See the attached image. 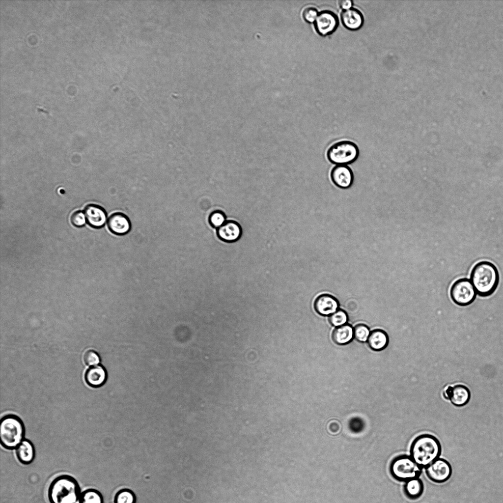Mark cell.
I'll list each match as a JSON object with an SVG mask.
<instances>
[{
    "label": "cell",
    "instance_id": "6da1fadb",
    "mask_svg": "<svg viewBox=\"0 0 503 503\" xmlns=\"http://www.w3.org/2000/svg\"><path fill=\"white\" fill-rule=\"evenodd\" d=\"M477 294L482 297L492 295L499 283L500 276L496 266L488 261H481L475 265L470 279Z\"/></svg>",
    "mask_w": 503,
    "mask_h": 503
},
{
    "label": "cell",
    "instance_id": "7a4b0ae2",
    "mask_svg": "<svg viewBox=\"0 0 503 503\" xmlns=\"http://www.w3.org/2000/svg\"><path fill=\"white\" fill-rule=\"evenodd\" d=\"M441 452L442 446L439 439L428 433L417 436L410 447V456L422 469L439 458Z\"/></svg>",
    "mask_w": 503,
    "mask_h": 503
},
{
    "label": "cell",
    "instance_id": "3957f363",
    "mask_svg": "<svg viewBox=\"0 0 503 503\" xmlns=\"http://www.w3.org/2000/svg\"><path fill=\"white\" fill-rule=\"evenodd\" d=\"M81 488L75 478L61 475L50 483L47 496L50 503H79Z\"/></svg>",
    "mask_w": 503,
    "mask_h": 503
},
{
    "label": "cell",
    "instance_id": "277c9868",
    "mask_svg": "<svg viewBox=\"0 0 503 503\" xmlns=\"http://www.w3.org/2000/svg\"><path fill=\"white\" fill-rule=\"evenodd\" d=\"M26 428L23 420L14 414L3 416L0 420V443L7 450H15L25 439Z\"/></svg>",
    "mask_w": 503,
    "mask_h": 503
},
{
    "label": "cell",
    "instance_id": "5b68a950",
    "mask_svg": "<svg viewBox=\"0 0 503 503\" xmlns=\"http://www.w3.org/2000/svg\"><path fill=\"white\" fill-rule=\"evenodd\" d=\"M328 161L335 165H348L356 161L359 156L357 145L348 140H342L332 144L327 151Z\"/></svg>",
    "mask_w": 503,
    "mask_h": 503
},
{
    "label": "cell",
    "instance_id": "8992f818",
    "mask_svg": "<svg viewBox=\"0 0 503 503\" xmlns=\"http://www.w3.org/2000/svg\"><path fill=\"white\" fill-rule=\"evenodd\" d=\"M422 469L410 455L403 454L394 458L391 461L390 471L392 477L399 481L406 482L419 477Z\"/></svg>",
    "mask_w": 503,
    "mask_h": 503
},
{
    "label": "cell",
    "instance_id": "52a82bcc",
    "mask_svg": "<svg viewBox=\"0 0 503 503\" xmlns=\"http://www.w3.org/2000/svg\"><path fill=\"white\" fill-rule=\"evenodd\" d=\"M449 293L452 301L462 307L473 303L477 294L471 280L467 278L456 280L451 285Z\"/></svg>",
    "mask_w": 503,
    "mask_h": 503
},
{
    "label": "cell",
    "instance_id": "ba28073f",
    "mask_svg": "<svg viewBox=\"0 0 503 503\" xmlns=\"http://www.w3.org/2000/svg\"><path fill=\"white\" fill-rule=\"evenodd\" d=\"M428 478L436 483H443L450 478L452 467L446 459L439 458L425 468Z\"/></svg>",
    "mask_w": 503,
    "mask_h": 503
},
{
    "label": "cell",
    "instance_id": "9c48e42d",
    "mask_svg": "<svg viewBox=\"0 0 503 503\" xmlns=\"http://www.w3.org/2000/svg\"><path fill=\"white\" fill-rule=\"evenodd\" d=\"M338 26V19L336 15L329 10L320 12L315 21L314 27L316 32L321 36H325L332 34Z\"/></svg>",
    "mask_w": 503,
    "mask_h": 503
},
{
    "label": "cell",
    "instance_id": "30bf717a",
    "mask_svg": "<svg viewBox=\"0 0 503 503\" xmlns=\"http://www.w3.org/2000/svg\"><path fill=\"white\" fill-rule=\"evenodd\" d=\"M330 178L333 184L340 189L350 188L354 182L352 170L348 165H335L330 172Z\"/></svg>",
    "mask_w": 503,
    "mask_h": 503
},
{
    "label": "cell",
    "instance_id": "8fae6325",
    "mask_svg": "<svg viewBox=\"0 0 503 503\" xmlns=\"http://www.w3.org/2000/svg\"><path fill=\"white\" fill-rule=\"evenodd\" d=\"M86 222L91 227L100 228L104 226L107 221V213L101 206L89 204L84 209Z\"/></svg>",
    "mask_w": 503,
    "mask_h": 503
},
{
    "label": "cell",
    "instance_id": "7c38bea8",
    "mask_svg": "<svg viewBox=\"0 0 503 503\" xmlns=\"http://www.w3.org/2000/svg\"><path fill=\"white\" fill-rule=\"evenodd\" d=\"M107 225L111 232L117 235H125L131 228L129 219L120 212L112 214L108 220Z\"/></svg>",
    "mask_w": 503,
    "mask_h": 503
},
{
    "label": "cell",
    "instance_id": "4fadbf2b",
    "mask_svg": "<svg viewBox=\"0 0 503 503\" xmlns=\"http://www.w3.org/2000/svg\"><path fill=\"white\" fill-rule=\"evenodd\" d=\"M338 301L334 296L324 294L318 296L314 302L316 312L322 316H329L336 312L338 308Z\"/></svg>",
    "mask_w": 503,
    "mask_h": 503
},
{
    "label": "cell",
    "instance_id": "5bb4252c",
    "mask_svg": "<svg viewBox=\"0 0 503 503\" xmlns=\"http://www.w3.org/2000/svg\"><path fill=\"white\" fill-rule=\"evenodd\" d=\"M217 234L219 238L223 241L234 242L241 237L242 228L237 222L228 220L217 229Z\"/></svg>",
    "mask_w": 503,
    "mask_h": 503
},
{
    "label": "cell",
    "instance_id": "9a60e30c",
    "mask_svg": "<svg viewBox=\"0 0 503 503\" xmlns=\"http://www.w3.org/2000/svg\"><path fill=\"white\" fill-rule=\"evenodd\" d=\"M343 26L350 30H357L363 25L364 19L361 12L354 8L344 10L340 16Z\"/></svg>",
    "mask_w": 503,
    "mask_h": 503
},
{
    "label": "cell",
    "instance_id": "2e32d148",
    "mask_svg": "<svg viewBox=\"0 0 503 503\" xmlns=\"http://www.w3.org/2000/svg\"><path fill=\"white\" fill-rule=\"evenodd\" d=\"M15 450L18 460L23 465L30 464L35 459V449L34 445L28 439L25 438Z\"/></svg>",
    "mask_w": 503,
    "mask_h": 503
},
{
    "label": "cell",
    "instance_id": "e0dca14e",
    "mask_svg": "<svg viewBox=\"0 0 503 503\" xmlns=\"http://www.w3.org/2000/svg\"><path fill=\"white\" fill-rule=\"evenodd\" d=\"M107 378L105 368L101 365H93L88 368L84 375V379L89 386L99 387L102 386Z\"/></svg>",
    "mask_w": 503,
    "mask_h": 503
},
{
    "label": "cell",
    "instance_id": "ac0fdd59",
    "mask_svg": "<svg viewBox=\"0 0 503 503\" xmlns=\"http://www.w3.org/2000/svg\"><path fill=\"white\" fill-rule=\"evenodd\" d=\"M471 398V392L468 388L462 384L452 386L449 400L456 407H463L467 405Z\"/></svg>",
    "mask_w": 503,
    "mask_h": 503
},
{
    "label": "cell",
    "instance_id": "d6986e66",
    "mask_svg": "<svg viewBox=\"0 0 503 503\" xmlns=\"http://www.w3.org/2000/svg\"><path fill=\"white\" fill-rule=\"evenodd\" d=\"M367 343L369 348L372 350L381 351L387 346L389 343V337L384 331L381 329H375L370 332Z\"/></svg>",
    "mask_w": 503,
    "mask_h": 503
},
{
    "label": "cell",
    "instance_id": "ffe728a7",
    "mask_svg": "<svg viewBox=\"0 0 503 503\" xmlns=\"http://www.w3.org/2000/svg\"><path fill=\"white\" fill-rule=\"evenodd\" d=\"M332 339L334 342L340 345L350 343L354 337V328L349 324L336 327L332 332Z\"/></svg>",
    "mask_w": 503,
    "mask_h": 503
},
{
    "label": "cell",
    "instance_id": "44dd1931",
    "mask_svg": "<svg viewBox=\"0 0 503 503\" xmlns=\"http://www.w3.org/2000/svg\"><path fill=\"white\" fill-rule=\"evenodd\" d=\"M424 486L419 477L410 479L406 482L403 487L404 494L411 500L419 499L422 495Z\"/></svg>",
    "mask_w": 503,
    "mask_h": 503
},
{
    "label": "cell",
    "instance_id": "7402d4cb",
    "mask_svg": "<svg viewBox=\"0 0 503 503\" xmlns=\"http://www.w3.org/2000/svg\"><path fill=\"white\" fill-rule=\"evenodd\" d=\"M102 494L98 490L88 488L82 492L79 503H103Z\"/></svg>",
    "mask_w": 503,
    "mask_h": 503
},
{
    "label": "cell",
    "instance_id": "603a6c76",
    "mask_svg": "<svg viewBox=\"0 0 503 503\" xmlns=\"http://www.w3.org/2000/svg\"><path fill=\"white\" fill-rule=\"evenodd\" d=\"M348 317L347 313L342 309H338L336 312L330 315L328 318L329 323L335 327H338L347 324Z\"/></svg>",
    "mask_w": 503,
    "mask_h": 503
},
{
    "label": "cell",
    "instance_id": "cb8c5ba5",
    "mask_svg": "<svg viewBox=\"0 0 503 503\" xmlns=\"http://www.w3.org/2000/svg\"><path fill=\"white\" fill-rule=\"evenodd\" d=\"M114 503H135L136 496L134 493L128 489H123L116 494Z\"/></svg>",
    "mask_w": 503,
    "mask_h": 503
},
{
    "label": "cell",
    "instance_id": "d4e9b609",
    "mask_svg": "<svg viewBox=\"0 0 503 503\" xmlns=\"http://www.w3.org/2000/svg\"><path fill=\"white\" fill-rule=\"evenodd\" d=\"M370 334L369 328L365 324H359L354 328V337L358 341H366Z\"/></svg>",
    "mask_w": 503,
    "mask_h": 503
},
{
    "label": "cell",
    "instance_id": "484cf974",
    "mask_svg": "<svg viewBox=\"0 0 503 503\" xmlns=\"http://www.w3.org/2000/svg\"><path fill=\"white\" fill-rule=\"evenodd\" d=\"M208 221L212 227L218 229L226 221V216L223 212L216 210L211 213Z\"/></svg>",
    "mask_w": 503,
    "mask_h": 503
},
{
    "label": "cell",
    "instance_id": "4316f807",
    "mask_svg": "<svg viewBox=\"0 0 503 503\" xmlns=\"http://www.w3.org/2000/svg\"><path fill=\"white\" fill-rule=\"evenodd\" d=\"M84 361L88 365H96L99 363L100 358L98 354L94 350H88L84 355Z\"/></svg>",
    "mask_w": 503,
    "mask_h": 503
},
{
    "label": "cell",
    "instance_id": "83f0119b",
    "mask_svg": "<svg viewBox=\"0 0 503 503\" xmlns=\"http://www.w3.org/2000/svg\"><path fill=\"white\" fill-rule=\"evenodd\" d=\"M70 222L76 227L84 226L87 223L84 212L80 210L74 212L71 216Z\"/></svg>",
    "mask_w": 503,
    "mask_h": 503
},
{
    "label": "cell",
    "instance_id": "f1b7e54d",
    "mask_svg": "<svg viewBox=\"0 0 503 503\" xmlns=\"http://www.w3.org/2000/svg\"><path fill=\"white\" fill-rule=\"evenodd\" d=\"M348 427L350 431L353 433H358L363 430L364 428V422L361 418H352L349 421Z\"/></svg>",
    "mask_w": 503,
    "mask_h": 503
},
{
    "label": "cell",
    "instance_id": "f546056e",
    "mask_svg": "<svg viewBox=\"0 0 503 503\" xmlns=\"http://www.w3.org/2000/svg\"><path fill=\"white\" fill-rule=\"evenodd\" d=\"M302 15L305 21L309 23H312L315 21L318 13L316 8L308 6L304 9Z\"/></svg>",
    "mask_w": 503,
    "mask_h": 503
},
{
    "label": "cell",
    "instance_id": "4dcf8cb0",
    "mask_svg": "<svg viewBox=\"0 0 503 503\" xmlns=\"http://www.w3.org/2000/svg\"><path fill=\"white\" fill-rule=\"evenodd\" d=\"M338 3L341 8L346 10L351 8L353 1L350 0H341L339 1Z\"/></svg>",
    "mask_w": 503,
    "mask_h": 503
}]
</instances>
